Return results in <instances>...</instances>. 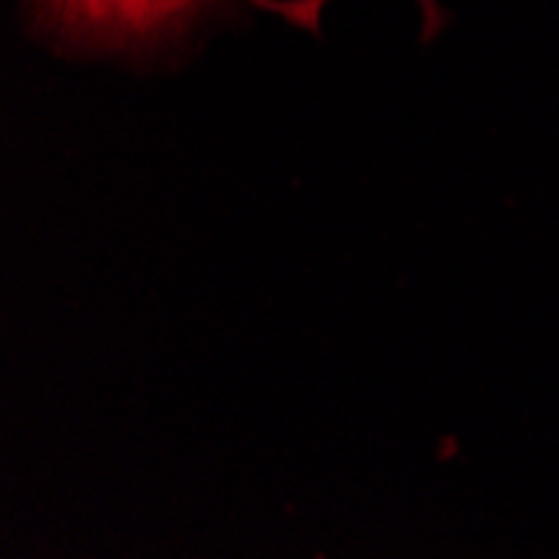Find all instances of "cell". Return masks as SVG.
<instances>
[{"label": "cell", "mask_w": 559, "mask_h": 559, "mask_svg": "<svg viewBox=\"0 0 559 559\" xmlns=\"http://www.w3.org/2000/svg\"><path fill=\"white\" fill-rule=\"evenodd\" d=\"M419 4H423V17L429 21V34L442 24V11L436 8V0H419Z\"/></svg>", "instance_id": "obj_2"}, {"label": "cell", "mask_w": 559, "mask_h": 559, "mask_svg": "<svg viewBox=\"0 0 559 559\" xmlns=\"http://www.w3.org/2000/svg\"><path fill=\"white\" fill-rule=\"evenodd\" d=\"M222 0H24L37 40L68 58H155Z\"/></svg>", "instance_id": "obj_1"}]
</instances>
